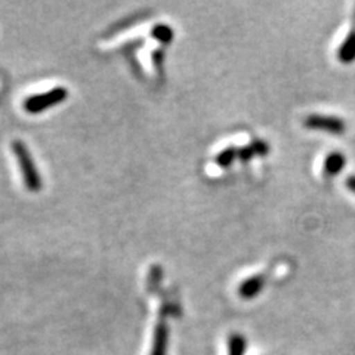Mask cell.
<instances>
[{
  "label": "cell",
  "instance_id": "obj_1",
  "mask_svg": "<svg viewBox=\"0 0 355 355\" xmlns=\"http://www.w3.org/2000/svg\"><path fill=\"white\" fill-rule=\"evenodd\" d=\"M12 151L17 157V162L19 164V169L22 176H24L26 187L30 191L37 193L42 188V178L36 168L35 162H33L31 154L27 148V146L22 141H14L12 142Z\"/></svg>",
  "mask_w": 355,
  "mask_h": 355
},
{
  "label": "cell",
  "instance_id": "obj_2",
  "mask_svg": "<svg viewBox=\"0 0 355 355\" xmlns=\"http://www.w3.org/2000/svg\"><path fill=\"white\" fill-rule=\"evenodd\" d=\"M67 96H69L67 89L55 87L49 92L27 98L24 103V108L28 111V113H40V111H43V110H46L55 104H60V103L65 101Z\"/></svg>",
  "mask_w": 355,
  "mask_h": 355
},
{
  "label": "cell",
  "instance_id": "obj_3",
  "mask_svg": "<svg viewBox=\"0 0 355 355\" xmlns=\"http://www.w3.org/2000/svg\"><path fill=\"white\" fill-rule=\"evenodd\" d=\"M305 126L309 129L335 133V135H340V133L345 132V121L340 120L339 117H335V116L313 114V116L306 117Z\"/></svg>",
  "mask_w": 355,
  "mask_h": 355
},
{
  "label": "cell",
  "instance_id": "obj_4",
  "mask_svg": "<svg viewBox=\"0 0 355 355\" xmlns=\"http://www.w3.org/2000/svg\"><path fill=\"white\" fill-rule=\"evenodd\" d=\"M166 348H168V324L164 321H160L154 331L151 355H166Z\"/></svg>",
  "mask_w": 355,
  "mask_h": 355
},
{
  "label": "cell",
  "instance_id": "obj_5",
  "mask_svg": "<svg viewBox=\"0 0 355 355\" xmlns=\"http://www.w3.org/2000/svg\"><path fill=\"white\" fill-rule=\"evenodd\" d=\"M263 282H265V280H263L262 275L250 277V279L243 282V284L240 286V291H239V292H240V295H241L243 297H246V299L257 296V295L262 291Z\"/></svg>",
  "mask_w": 355,
  "mask_h": 355
},
{
  "label": "cell",
  "instance_id": "obj_6",
  "mask_svg": "<svg viewBox=\"0 0 355 355\" xmlns=\"http://www.w3.org/2000/svg\"><path fill=\"white\" fill-rule=\"evenodd\" d=\"M343 166H345V155L340 153H331L326 159L324 172L329 176L338 175L343 169Z\"/></svg>",
  "mask_w": 355,
  "mask_h": 355
},
{
  "label": "cell",
  "instance_id": "obj_7",
  "mask_svg": "<svg viewBox=\"0 0 355 355\" xmlns=\"http://www.w3.org/2000/svg\"><path fill=\"white\" fill-rule=\"evenodd\" d=\"M339 58L342 62H351L355 58V30L349 33V36L347 37L345 43L342 44V48L339 51Z\"/></svg>",
  "mask_w": 355,
  "mask_h": 355
},
{
  "label": "cell",
  "instance_id": "obj_8",
  "mask_svg": "<svg viewBox=\"0 0 355 355\" xmlns=\"http://www.w3.org/2000/svg\"><path fill=\"white\" fill-rule=\"evenodd\" d=\"M244 348V340L241 336H232L228 340V355H241Z\"/></svg>",
  "mask_w": 355,
  "mask_h": 355
},
{
  "label": "cell",
  "instance_id": "obj_9",
  "mask_svg": "<svg viewBox=\"0 0 355 355\" xmlns=\"http://www.w3.org/2000/svg\"><path fill=\"white\" fill-rule=\"evenodd\" d=\"M237 157V150L236 148H228L225 151H222L219 155L216 162L220 164V166H230L232 163V160H234Z\"/></svg>",
  "mask_w": 355,
  "mask_h": 355
},
{
  "label": "cell",
  "instance_id": "obj_10",
  "mask_svg": "<svg viewBox=\"0 0 355 355\" xmlns=\"http://www.w3.org/2000/svg\"><path fill=\"white\" fill-rule=\"evenodd\" d=\"M153 33H154L155 37H157V39L162 40V42H164V43L171 42V40H172V36H173L172 28L168 27V26H159Z\"/></svg>",
  "mask_w": 355,
  "mask_h": 355
},
{
  "label": "cell",
  "instance_id": "obj_11",
  "mask_svg": "<svg viewBox=\"0 0 355 355\" xmlns=\"http://www.w3.org/2000/svg\"><path fill=\"white\" fill-rule=\"evenodd\" d=\"M347 187L349 188L352 193H355V176L354 175H351L347 180Z\"/></svg>",
  "mask_w": 355,
  "mask_h": 355
}]
</instances>
